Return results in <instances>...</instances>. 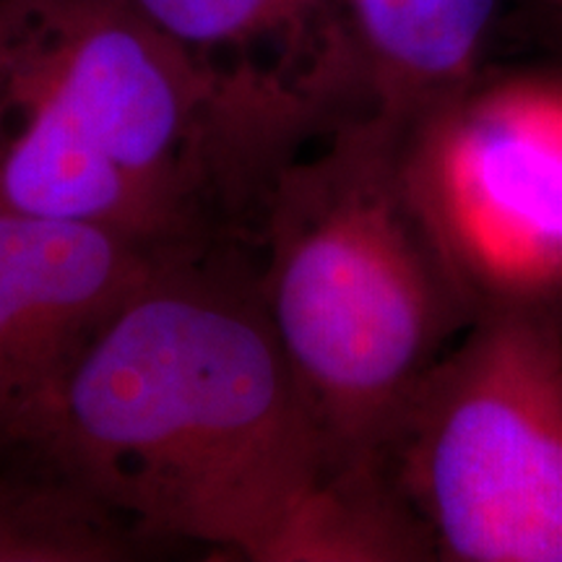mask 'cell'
Instances as JSON below:
<instances>
[{"instance_id":"1","label":"cell","mask_w":562,"mask_h":562,"mask_svg":"<svg viewBox=\"0 0 562 562\" xmlns=\"http://www.w3.org/2000/svg\"><path fill=\"white\" fill-rule=\"evenodd\" d=\"M9 448L140 542L263 562L422 558L385 492L336 469L256 277L206 250L159 258Z\"/></svg>"},{"instance_id":"2","label":"cell","mask_w":562,"mask_h":562,"mask_svg":"<svg viewBox=\"0 0 562 562\" xmlns=\"http://www.w3.org/2000/svg\"><path fill=\"white\" fill-rule=\"evenodd\" d=\"M273 165L123 0H0V209L201 252L203 209L258 203Z\"/></svg>"},{"instance_id":"3","label":"cell","mask_w":562,"mask_h":562,"mask_svg":"<svg viewBox=\"0 0 562 562\" xmlns=\"http://www.w3.org/2000/svg\"><path fill=\"white\" fill-rule=\"evenodd\" d=\"M302 146L258 201V294L336 469L378 482L393 414L476 305L414 199L402 133L351 115Z\"/></svg>"},{"instance_id":"4","label":"cell","mask_w":562,"mask_h":562,"mask_svg":"<svg viewBox=\"0 0 562 562\" xmlns=\"http://www.w3.org/2000/svg\"><path fill=\"white\" fill-rule=\"evenodd\" d=\"M375 476L422 554L562 562V318L480 311L393 414Z\"/></svg>"},{"instance_id":"5","label":"cell","mask_w":562,"mask_h":562,"mask_svg":"<svg viewBox=\"0 0 562 562\" xmlns=\"http://www.w3.org/2000/svg\"><path fill=\"white\" fill-rule=\"evenodd\" d=\"M404 170L476 313L562 318V76H480L406 133Z\"/></svg>"},{"instance_id":"6","label":"cell","mask_w":562,"mask_h":562,"mask_svg":"<svg viewBox=\"0 0 562 562\" xmlns=\"http://www.w3.org/2000/svg\"><path fill=\"white\" fill-rule=\"evenodd\" d=\"M252 128L302 144L362 115L344 0H123Z\"/></svg>"},{"instance_id":"7","label":"cell","mask_w":562,"mask_h":562,"mask_svg":"<svg viewBox=\"0 0 562 562\" xmlns=\"http://www.w3.org/2000/svg\"><path fill=\"white\" fill-rule=\"evenodd\" d=\"M159 258L115 232L0 209V451Z\"/></svg>"},{"instance_id":"8","label":"cell","mask_w":562,"mask_h":562,"mask_svg":"<svg viewBox=\"0 0 562 562\" xmlns=\"http://www.w3.org/2000/svg\"><path fill=\"white\" fill-rule=\"evenodd\" d=\"M364 115L406 136L480 79L497 0H344Z\"/></svg>"},{"instance_id":"9","label":"cell","mask_w":562,"mask_h":562,"mask_svg":"<svg viewBox=\"0 0 562 562\" xmlns=\"http://www.w3.org/2000/svg\"><path fill=\"white\" fill-rule=\"evenodd\" d=\"M140 544L121 516L66 476L45 467L0 474V562H121Z\"/></svg>"},{"instance_id":"10","label":"cell","mask_w":562,"mask_h":562,"mask_svg":"<svg viewBox=\"0 0 562 562\" xmlns=\"http://www.w3.org/2000/svg\"><path fill=\"white\" fill-rule=\"evenodd\" d=\"M544 5H550V9L558 13V16H562V0H542Z\"/></svg>"}]
</instances>
